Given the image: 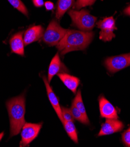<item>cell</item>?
<instances>
[{"instance_id":"6da1fadb","label":"cell","mask_w":130,"mask_h":147,"mask_svg":"<svg viewBox=\"0 0 130 147\" xmlns=\"http://www.w3.org/2000/svg\"><path fill=\"white\" fill-rule=\"evenodd\" d=\"M93 36L94 33L92 32L67 30L56 47L62 55L75 51H83L89 45Z\"/></svg>"},{"instance_id":"7a4b0ae2","label":"cell","mask_w":130,"mask_h":147,"mask_svg":"<svg viewBox=\"0 0 130 147\" xmlns=\"http://www.w3.org/2000/svg\"><path fill=\"white\" fill-rule=\"evenodd\" d=\"M10 121V137L18 135L25 124V98L24 94L8 100L7 103Z\"/></svg>"},{"instance_id":"3957f363","label":"cell","mask_w":130,"mask_h":147,"mask_svg":"<svg viewBox=\"0 0 130 147\" xmlns=\"http://www.w3.org/2000/svg\"><path fill=\"white\" fill-rule=\"evenodd\" d=\"M69 15L72 20V25L85 32L91 31L94 27L97 18L85 9L81 11L70 10Z\"/></svg>"},{"instance_id":"277c9868","label":"cell","mask_w":130,"mask_h":147,"mask_svg":"<svg viewBox=\"0 0 130 147\" xmlns=\"http://www.w3.org/2000/svg\"><path fill=\"white\" fill-rule=\"evenodd\" d=\"M67 29L61 27L55 20L52 21L42 36L43 41L49 46H55L65 35Z\"/></svg>"},{"instance_id":"5b68a950","label":"cell","mask_w":130,"mask_h":147,"mask_svg":"<svg viewBox=\"0 0 130 147\" xmlns=\"http://www.w3.org/2000/svg\"><path fill=\"white\" fill-rule=\"evenodd\" d=\"M105 65L109 71L115 73L130 66V53L107 58Z\"/></svg>"},{"instance_id":"8992f818","label":"cell","mask_w":130,"mask_h":147,"mask_svg":"<svg viewBox=\"0 0 130 147\" xmlns=\"http://www.w3.org/2000/svg\"><path fill=\"white\" fill-rule=\"evenodd\" d=\"M42 123H25L22 127L20 146H26L38 136L42 128Z\"/></svg>"},{"instance_id":"52a82bcc","label":"cell","mask_w":130,"mask_h":147,"mask_svg":"<svg viewBox=\"0 0 130 147\" xmlns=\"http://www.w3.org/2000/svg\"><path fill=\"white\" fill-rule=\"evenodd\" d=\"M115 20L112 17H107L97 22V27L101 29L100 39L103 41H110L115 37L114 31L117 29L115 25Z\"/></svg>"},{"instance_id":"ba28073f","label":"cell","mask_w":130,"mask_h":147,"mask_svg":"<svg viewBox=\"0 0 130 147\" xmlns=\"http://www.w3.org/2000/svg\"><path fill=\"white\" fill-rule=\"evenodd\" d=\"M124 127L123 123L117 119H107L104 124L102 125V128L98 136H107L117 133L121 131Z\"/></svg>"},{"instance_id":"9c48e42d","label":"cell","mask_w":130,"mask_h":147,"mask_svg":"<svg viewBox=\"0 0 130 147\" xmlns=\"http://www.w3.org/2000/svg\"><path fill=\"white\" fill-rule=\"evenodd\" d=\"M101 116L107 119H118L119 116L115 108L103 96L99 98Z\"/></svg>"},{"instance_id":"30bf717a","label":"cell","mask_w":130,"mask_h":147,"mask_svg":"<svg viewBox=\"0 0 130 147\" xmlns=\"http://www.w3.org/2000/svg\"><path fill=\"white\" fill-rule=\"evenodd\" d=\"M65 71H68V70L61 62L59 54L56 53L51 61L49 67L48 75V82H50L53 77L56 75L61 73H65Z\"/></svg>"},{"instance_id":"8fae6325","label":"cell","mask_w":130,"mask_h":147,"mask_svg":"<svg viewBox=\"0 0 130 147\" xmlns=\"http://www.w3.org/2000/svg\"><path fill=\"white\" fill-rule=\"evenodd\" d=\"M43 82L45 83V87L46 89V92H47V94H48V96L49 98V100L51 102V103L52 105V106H53L55 112L56 113L57 116L59 118L60 120L62 121V123L63 124L64 123V120L63 119L62 117V108L59 105V102L58 101V99H57V97L56 96L55 94L54 93L52 87H51V86L49 84V82L48 80V79H46V78L43 76L42 78Z\"/></svg>"},{"instance_id":"7c38bea8","label":"cell","mask_w":130,"mask_h":147,"mask_svg":"<svg viewBox=\"0 0 130 147\" xmlns=\"http://www.w3.org/2000/svg\"><path fill=\"white\" fill-rule=\"evenodd\" d=\"M43 28L40 25L34 26L29 28L24 33L23 38L25 45H28L39 40L43 35Z\"/></svg>"},{"instance_id":"4fadbf2b","label":"cell","mask_w":130,"mask_h":147,"mask_svg":"<svg viewBox=\"0 0 130 147\" xmlns=\"http://www.w3.org/2000/svg\"><path fill=\"white\" fill-rule=\"evenodd\" d=\"M22 32L17 33L12 36L9 40V44L12 53L21 56L24 55V41Z\"/></svg>"},{"instance_id":"5bb4252c","label":"cell","mask_w":130,"mask_h":147,"mask_svg":"<svg viewBox=\"0 0 130 147\" xmlns=\"http://www.w3.org/2000/svg\"><path fill=\"white\" fill-rule=\"evenodd\" d=\"M57 75L70 90L75 94L76 93L77 89L80 83L79 79L73 76L67 74L66 73H59Z\"/></svg>"},{"instance_id":"9a60e30c","label":"cell","mask_w":130,"mask_h":147,"mask_svg":"<svg viewBox=\"0 0 130 147\" xmlns=\"http://www.w3.org/2000/svg\"><path fill=\"white\" fill-rule=\"evenodd\" d=\"M74 0H59L56 12V18L58 20L61 18L64 13L72 6Z\"/></svg>"},{"instance_id":"2e32d148","label":"cell","mask_w":130,"mask_h":147,"mask_svg":"<svg viewBox=\"0 0 130 147\" xmlns=\"http://www.w3.org/2000/svg\"><path fill=\"white\" fill-rule=\"evenodd\" d=\"M63 125L69 137L75 142H78L77 133L76 127L73 121H64Z\"/></svg>"},{"instance_id":"e0dca14e","label":"cell","mask_w":130,"mask_h":147,"mask_svg":"<svg viewBox=\"0 0 130 147\" xmlns=\"http://www.w3.org/2000/svg\"><path fill=\"white\" fill-rule=\"evenodd\" d=\"M72 103H73L75 105L76 107L82 113V114L84 115L85 118L88 119V117L87 115L86 109L82 100L80 90H79L77 92V93L76 94L73 102H72Z\"/></svg>"},{"instance_id":"ac0fdd59","label":"cell","mask_w":130,"mask_h":147,"mask_svg":"<svg viewBox=\"0 0 130 147\" xmlns=\"http://www.w3.org/2000/svg\"><path fill=\"white\" fill-rule=\"evenodd\" d=\"M70 110L71 111L72 115L73 116V118L80 121V123L84 124H89V119H86L84 117V115L82 114V113L76 107L75 105L72 103Z\"/></svg>"},{"instance_id":"d6986e66","label":"cell","mask_w":130,"mask_h":147,"mask_svg":"<svg viewBox=\"0 0 130 147\" xmlns=\"http://www.w3.org/2000/svg\"><path fill=\"white\" fill-rule=\"evenodd\" d=\"M8 1L12 5L13 7L24 13L25 16H28V10L21 0H8Z\"/></svg>"},{"instance_id":"ffe728a7","label":"cell","mask_w":130,"mask_h":147,"mask_svg":"<svg viewBox=\"0 0 130 147\" xmlns=\"http://www.w3.org/2000/svg\"><path fill=\"white\" fill-rule=\"evenodd\" d=\"M62 117L64 121H74L75 119L73 118V116L72 115L71 111L70 110V109L65 108L63 107H62Z\"/></svg>"},{"instance_id":"44dd1931","label":"cell","mask_w":130,"mask_h":147,"mask_svg":"<svg viewBox=\"0 0 130 147\" xmlns=\"http://www.w3.org/2000/svg\"><path fill=\"white\" fill-rule=\"evenodd\" d=\"M96 0H77L75 4V8L80 9L86 6H90Z\"/></svg>"},{"instance_id":"7402d4cb","label":"cell","mask_w":130,"mask_h":147,"mask_svg":"<svg viewBox=\"0 0 130 147\" xmlns=\"http://www.w3.org/2000/svg\"><path fill=\"white\" fill-rule=\"evenodd\" d=\"M122 141L126 146H130V127L123 133Z\"/></svg>"},{"instance_id":"603a6c76","label":"cell","mask_w":130,"mask_h":147,"mask_svg":"<svg viewBox=\"0 0 130 147\" xmlns=\"http://www.w3.org/2000/svg\"><path fill=\"white\" fill-rule=\"evenodd\" d=\"M44 5H45V8L48 11L52 10L54 8V4L51 1H46L44 4Z\"/></svg>"},{"instance_id":"cb8c5ba5","label":"cell","mask_w":130,"mask_h":147,"mask_svg":"<svg viewBox=\"0 0 130 147\" xmlns=\"http://www.w3.org/2000/svg\"><path fill=\"white\" fill-rule=\"evenodd\" d=\"M33 3L36 7H40L45 4L43 2V0H33Z\"/></svg>"},{"instance_id":"d4e9b609","label":"cell","mask_w":130,"mask_h":147,"mask_svg":"<svg viewBox=\"0 0 130 147\" xmlns=\"http://www.w3.org/2000/svg\"><path fill=\"white\" fill-rule=\"evenodd\" d=\"M124 13H125L127 16H130V5L128 6V7H127L124 11Z\"/></svg>"},{"instance_id":"484cf974","label":"cell","mask_w":130,"mask_h":147,"mask_svg":"<svg viewBox=\"0 0 130 147\" xmlns=\"http://www.w3.org/2000/svg\"><path fill=\"white\" fill-rule=\"evenodd\" d=\"M3 135H4V133H3L0 134V141H1V140L2 139V138H3Z\"/></svg>"}]
</instances>
